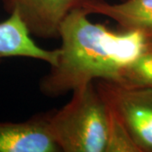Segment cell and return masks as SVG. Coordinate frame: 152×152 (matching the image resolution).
Here are the masks:
<instances>
[{"label":"cell","instance_id":"1","mask_svg":"<svg viewBox=\"0 0 152 152\" xmlns=\"http://www.w3.org/2000/svg\"><path fill=\"white\" fill-rule=\"evenodd\" d=\"M89 15L78 8L62 23L58 59L39 83L44 96H61L95 80L118 83L125 69L152 47L142 31H114L92 23Z\"/></svg>","mask_w":152,"mask_h":152},{"label":"cell","instance_id":"2","mask_svg":"<svg viewBox=\"0 0 152 152\" xmlns=\"http://www.w3.org/2000/svg\"><path fill=\"white\" fill-rule=\"evenodd\" d=\"M50 130L64 152H106L108 108L94 82L73 91L70 101L48 114Z\"/></svg>","mask_w":152,"mask_h":152},{"label":"cell","instance_id":"3","mask_svg":"<svg viewBox=\"0 0 152 152\" xmlns=\"http://www.w3.org/2000/svg\"><path fill=\"white\" fill-rule=\"evenodd\" d=\"M104 100L113 108L140 152H152V88L98 80Z\"/></svg>","mask_w":152,"mask_h":152},{"label":"cell","instance_id":"4","mask_svg":"<svg viewBox=\"0 0 152 152\" xmlns=\"http://www.w3.org/2000/svg\"><path fill=\"white\" fill-rule=\"evenodd\" d=\"M88 0H0L4 10L16 14L30 34L38 38H58L62 23Z\"/></svg>","mask_w":152,"mask_h":152},{"label":"cell","instance_id":"5","mask_svg":"<svg viewBox=\"0 0 152 152\" xmlns=\"http://www.w3.org/2000/svg\"><path fill=\"white\" fill-rule=\"evenodd\" d=\"M48 114L22 122L0 123V152H58Z\"/></svg>","mask_w":152,"mask_h":152},{"label":"cell","instance_id":"6","mask_svg":"<svg viewBox=\"0 0 152 152\" xmlns=\"http://www.w3.org/2000/svg\"><path fill=\"white\" fill-rule=\"evenodd\" d=\"M83 8L89 15H100L113 20L121 30H137L152 40V0H88Z\"/></svg>","mask_w":152,"mask_h":152},{"label":"cell","instance_id":"7","mask_svg":"<svg viewBox=\"0 0 152 152\" xmlns=\"http://www.w3.org/2000/svg\"><path fill=\"white\" fill-rule=\"evenodd\" d=\"M32 36L16 14L0 22V63L7 58H27L55 64L58 48L47 50L33 41Z\"/></svg>","mask_w":152,"mask_h":152},{"label":"cell","instance_id":"8","mask_svg":"<svg viewBox=\"0 0 152 152\" xmlns=\"http://www.w3.org/2000/svg\"><path fill=\"white\" fill-rule=\"evenodd\" d=\"M106 103L108 108V130L106 152H140L118 115L107 102Z\"/></svg>","mask_w":152,"mask_h":152},{"label":"cell","instance_id":"9","mask_svg":"<svg viewBox=\"0 0 152 152\" xmlns=\"http://www.w3.org/2000/svg\"><path fill=\"white\" fill-rule=\"evenodd\" d=\"M118 83L152 88V47L125 69Z\"/></svg>","mask_w":152,"mask_h":152}]
</instances>
